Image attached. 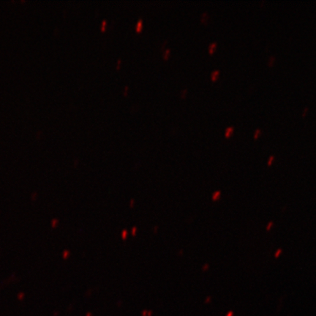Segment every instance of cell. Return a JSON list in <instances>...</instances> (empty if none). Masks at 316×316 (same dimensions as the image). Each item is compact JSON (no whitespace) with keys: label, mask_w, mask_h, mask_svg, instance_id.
<instances>
[{"label":"cell","mask_w":316,"mask_h":316,"mask_svg":"<svg viewBox=\"0 0 316 316\" xmlns=\"http://www.w3.org/2000/svg\"><path fill=\"white\" fill-rule=\"evenodd\" d=\"M208 19H209V15H208L207 13L203 12V13H202L201 16H200V21L203 23H206Z\"/></svg>","instance_id":"obj_1"},{"label":"cell","mask_w":316,"mask_h":316,"mask_svg":"<svg viewBox=\"0 0 316 316\" xmlns=\"http://www.w3.org/2000/svg\"><path fill=\"white\" fill-rule=\"evenodd\" d=\"M219 75H220V70H214V71H213L212 73H211L212 79L213 81L216 80V79L217 78V77L219 76Z\"/></svg>","instance_id":"obj_2"},{"label":"cell","mask_w":316,"mask_h":316,"mask_svg":"<svg viewBox=\"0 0 316 316\" xmlns=\"http://www.w3.org/2000/svg\"><path fill=\"white\" fill-rule=\"evenodd\" d=\"M233 130H234V129H233V127H230V128H226V132H225V135H226V137L230 136V135L233 133Z\"/></svg>","instance_id":"obj_3"},{"label":"cell","mask_w":316,"mask_h":316,"mask_svg":"<svg viewBox=\"0 0 316 316\" xmlns=\"http://www.w3.org/2000/svg\"><path fill=\"white\" fill-rule=\"evenodd\" d=\"M216 47H217V43L214 42V43H211V44L209 46V53H211V54H212V53H213Z\"/></svg>","instance_id":"obj_4"},{"label":"cell","mask_w":316,"mask_h":316,"mask_svg":"<svg viewBox=\"0 0 316 316\" xmlns=\"http://www.w3.org/2000/svg\"><path fill=\"white\" fill-rule=\"evenodd\" d=\"M142 27H143V20L140 19L139 21L137 22L136 26H135V29H136L137 31H141V30L142 29Z\"/></svg>","instance_id":"obj_5"},{"label":"cell","mask_w":316,"mask_h":316,"mask_svg":"<svg viewBox=\"0 0 316 316\" xmlns=\"http://www.w3.org/2000/svg\"><path fill=\"white\" fill-rule=\"evenodd\" d=\"M275 62V57H274V56H271L269 59V61H268V64H269V66L273 65Z\"/></svg>","instance_id":"obj_6"},{"label":"cell","mask_w":316,"mask_h":316,"mask_svg":"<svg viewBox=\"0 0 316 316\" xmlns=\"http://www.w3.org/2000/svg\"><path fill=\"white\" fill-rule=\"evenodd\" d=\"M170 54H171V49H167L166 50H165V52L163 53V57L165 59H168L169 57Z\"/></svg>","instance_id":"obj_7"},{"label":"cell","mask_w":316,"mask_h":316,"mask_svg":"<svg viewBox=\"0 0 316 316\" xmlns=\"http://www.w3.org/2000/svg\"><path fill=\"white\" fill-rule=\"evenodd\" d=\"M261 129H256L255 130V132H254V138H257L258 136H259V135L261 134Z\"/></svg>","instance_id":"obj_8"},{"label":"cell","mask_w":316,"mask_h":316,"mask_svg":"<svg viewBox=\"0 0 316 316\" xmlns=\"http://www.w3.org/2000/svg\"><path fill=\"white\" fill-rule=\"evenodd\" d=\"M106 24H107V22H106V21H105V20H103V21H102V23H101V25H100L101 30H105V27H106Z\"/></svg>","instance_id":"obj_9"},{"label":"cell","mask_w":316,"mask_h":316,"mask_svg":"<svg viewBox=\"0 0 316 316\" xmlns=\"http://www.w3.org/2000/svg\"><path fill=\"white\" fill-rule=\"evenodd\" d=\"M187 94V89H184L181 92V97H185Z\"/></svg>","instance_id":"obj_10"},{"label":"cell","mask_w":316,"mask_h":316,"mask_svg":"<svg viewBox=\"0 0 316 316\" xmlns=\"http://www.w3.org/2000/svg\"><path fill=\"white\" fill-rule=\"evenodd\" d=\"M220 192H217V193H214V195H213V200H217V199L219 198V196H220Z\"/></svg>","instance_id":"obj_11"},{"label":"cell","mask_w":316,"mask_h":316,"mask_svg":"<svg viewBox=\"0 0 316 316\" xmlns=\"http://www.w3.org/2000/svg\"><path fill=\"white\" fill-rule=\"evenodd\" d=\"M273 159H274V157H273V156H271V157H269V162H268V165H270L271 164H272V160H273Z\"/></svg>","instance_id":"obj_12"},{"label":"cell","mask_w":316,"mask_h":316,"mask_svg":"<svg viewBox=\"0 0 316 316\" xmlns=\"http://www.w3.org/2000/svg\"><path fill=\"white\" fill-rule=\"evenodd\" d=\"M308 110H309V109H308V108H307V107H306L305 109H304V111H303V114H302V116H305L306 114H307V111H308Z\"/></svg>","instance_id":"obj_13"},{"label":"cell","mask_w":316,"mask_h":316,"mask_svg":"<svg viewBox=\"0 0 316 316\" xmlns=\"http://www.w3.org/2000/svg\"><path fill=\"white\" fill-rule=\"evenodd\" d=\"M281 252H282V250H281V249H278L277 252L276 254H275V257H277H277L280 255V254L281 253Z\"/></svg>","instance_id":"obj_14"},{"label":"cell","mask_w":316,"mask_h":316,"mask_svg":"<svg viewBox=\"0 0 316 316\" xmlns=\"http://www.w3.org/2000/svg\"><path fill=\"white\" fill-rule=\"evenodd\" d=\"M272 226V222H270V223H269V225H268L267 228H266V230H267V231H269V229H270L271 226Z\"/></svg>","instance_id":"obj_15"},{"label":"cell","mask_w":316,"mask_h":316,"mask_svg":"<svg viewBox=\"0 0 316 316\" xmlns=\"http://www.w3.org/2000/svg\"><path fill=\"white\" fill-rule=\"evenodd\" d=\"M129 88L128 87V86H125V91H124V93H125V95H127V93H128V90Z\"/></svg>","instance_id":"obj_16"},{"label":"cell","mask_w":316,"mask_h":316,"mask_svg":"<svg viewBox=\"0 0 316 316\" xmlns=\"http://www.w3.org/2000/svg\"><path fill=\"white\" fill-rule=\"evenodd\" d=\"M120 62H121V60H118V62H117V67H119V65H120Z\"/></svg>","instance_id":"obj_17"}]
</instances>
